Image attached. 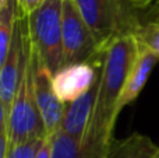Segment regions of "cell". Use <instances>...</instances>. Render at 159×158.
Segmentation results:
<instances>
[{
	"label": "cell",
	"instance_id": "obj_12",
	"mask_svg": "<svg viewBox=\"0 0 159 158\" xmlns=\"http://www.w3.org/2000/svg\"><path fill=\"white\" fill-rule=\"evenodd\" d=\"M131 34L141 45L149 48L159 56V0H152L141 8H129Z\"/></svg>",
	"mask_w": 159,
	"mask_h": 158
},
{
	"label": "cell",
	"instance_id": "obj_6",
	"mask_svg": "<svg viewBox=\"0 0 159 158\" xmlns=\"http://www.w3.org/2000/svg\"><path fill=\"white\" fill-rule=\"evenodd\" d=\"M30 32H28V17L17 13L14 36L8 55L0 69V100L3 101L6 111H10L16 91L25 72L28 52H30Z\"/></svg>",
	"mask_w": 159,
	"mask_h": 158
},
{
	"label": "cell",
	"instance_id": "obj_20",
	"mask_svg": "<svg viewBox=\"0 0 159 158\" xmlns=\"http://www.w3.org/2000/svg\"><path fill=\"white\" fill-rule=\"evenodd\" d=\"M123 2L126 3L129 8H141L144 6L149 4L152 0H123Z\"/></svg>",
	"mask_w": 159,
	"mask_h": 158
},
{
	"label": "cell",
	"instance_id": "obj_11",
	"mask_svg": "<svg viewBox=\"0 0 159 158\" xmlns=\"http://www.w3.org/2000/svg\"><path fill=\"white\" fill-rule=\"evenodd\" d=\"M50 158H105L109 146L89 140H78L60 128L50 134Z\"/></svg>",
	"mask_w": 159,
	"mask_h": 158
},
{
	"label": "cell",
	"instance_id": "obj_1",
	"mask_svg": "<svg viewBox=\"0 0 159 158\" xmlns=\"http://www.w3.org/2000/svg\"><path fill=\"white\" fill-rule=\"evenodd\" d=\"M140 42L134 34H121L106 48L99 76L98 97L85 139L109 146L119 116V101L135 63Z\"/></svg>",
	"mask_w": 159,
	"mask_h": 158
},
{
	"label": "cell",
	"instance_id": "obj_10",
	"mask_svg": "<svg viewBox=\"0 0 159 158\" xmlns=\"http://www.w3.org/2000/svg\"><path fill=\"white\" fill-rule=\"evenodd\" d=\"M158 60L159 56L154 50H151L149 48L140 44V50H138L135 63L133 66L131 72H130L126 87H124L123 94H121L120 101H119V108H117L119 114L123 111L124 106L130 105L141 94V91L145 87L147 81H148L149 76H151Z\"/></svg>",
	"mask_w": 159,
	"mask_h": 158
},
{
	"label": "cell",
	"instance_id": "obj_21",
	"mask_svg": "<svg viewBox=\"0 0 159 158\" xmlns=\"http://www.w3.org/2000/svg\"><path fill=\"white\" fill-rule=\"evenodd\" d=\"M6 2H7V0H0V10H2V7L6 4Z\"/></svg>",
	"mask_w": 159,
	"mask_h": 158
},
{
	"label": "cell",
	"instance_id": "obj_18",
	"mask_svg": "<svg viewBox=\"0 0 159 158\" xmlns=\"http://www.w3.org/2000/svg\"><path fill=\"white\" fill-rule=\"evenodd\" d=\"M8 154V136L0 134V158H7Z\"/></svg>",
	"mask_w": 159,
	"mask_h": 158
},
{
	"label": "cell",
	"instance_id": "obj_2",
	"mask_svg": "<svg viewBox=\"0 0 159 158\" xmlns=\"http://www.w3.org/2000/svg\"><path fill=\"white\" fill-rule=\"evenodd\" d=\"M31 41V39H30ZM8 148L28 140L46 137V129L42 122L35 95V59L32 45H30L25 72L8 111Z\"/></svg>",
	"mask_w": 159,
	"mask_h": 158
},
{
	"label": "cell",
	"instance_id": "obj_7",
	"mask_svg": "<svg viewBox=\"0 0 159 158\" xmlns=\"http://www.w3.org/2000/svg\"><path fill=\"white\" fill-rule=\"evenodd\" d=\"M105 50L92 60L85 63L69 64L53 74V90L61 102L69 105L87 94L95 86L101 74Z\"/></svg>",
	"mask_w": 159,
	"mask_h": 158
},
{
	"label": "cell",
	"instance_id": "obj_5",
	"mask_svg": "<svg viewBox=\"0 0 159 158\" xmlns=\"http://www.w3.org/2000/svg\"><path fill=\"white\" fill-rule=\"evenodd\" d=\"M61 41L64 66L89 62L105 50L101 49L96 42L92 31L84 21L74 0H63Z\"/></svg>",
	"mask_w": 159,
	"mask_h": 158
},
{
	"label": "cell",
	"instance_id": "obj_13",
	"mask_svg": "<svg viewBox=\"0 0 159 158\" xmlns=\"http://www.w3.org/2000/svg\"><path fill=\"white\" fill-rule=\"evenodd\" d=\"M105 158H159V147L140 133L121 140L112 139Z\"/></svg>",
	"mask_w": 159,
	"mask_h": 158
},
{
	"label": "cell",
	"instance_id": "obj_16",
	"mask_svg": "<svg viewBox=\"0 0 159 158\" xmlns=\"http://www.w3.org/2000/svg\"><path fill=\"white\" fill-rule=\"evenodd\" d=\"M45 0H16L17 13L22 17H30Z\"/></svg>",
	"mask_w": 159,
	"mask_h": 158
},
{
	"label": "cell",
	"instance_id": "obj_19",
	"mask_svg": "<svg viewBox=\"0 0 159 158\" xmlns=\"http://www.w3.org/2000/svg\"><path fill=\"white\" fill-rule=\"evenodd\" d=\"M36 158H50V137L49 136L46 137V140H45L43 146L39 150Z\"/></svg>",
	"mask_w": 159,
	"mask_h": 158
},
{
	"label": "cell",
	"instance_id": "obj_14",
	"mask_svg": "<svg viewBox=\"0 0 159 158\" xmlns=\"http://www.w3.org/2000/svg\"><path fill=\"white\" fill-rule=\"evenodd\" d=\"M17 21L16 0H7L0 10V69L8 55Z\"/></svg>",
	"mask_w": 159,
	"mask_h": 158
},
{
	"label": "cell",
	"instance_id": "obj_8",
	"mask_svg": "<svg viewBox=\"0 0 159 158\" xmlns=\"http://www.w3.org/2000/svg\"><path fill=\"white\" fill-rule=\"evenodd\" d=\"M34 50V59H35V95L36 104L41 114L42 122L45 125L48 136L53 134L60 128L61 119H63L66 104H63L53 90V74L48 70L43 64L38 53Z\"/></svg>",
	"mask_w": 159,
	"mask_h": 158
},
{
	"label": "cell",
	"instance_id": "obj_9",
	"mask_svg": "<svg viewBox=\"0 0 159 158\" xmlns=\"http://www.w3.org/2000/svg\"><path fill=\"white\" fill-rule=\"evenodd\" d=\"M98 87L99 78L87 94L80 97L74 102L66 105V111H64L63 119L60 123V129L64 133L78 140L85 139L89 123L92 120L93 108H95L96 97H98Z\"/></svg>",
	"mask_w": 159,
	"mask_h": 158
},
{
	"label": "cell",
	"instance_id": "obj_15",
	"mask_svg": "<svg viewBox=\"0 0 159 158\" xmlns=\"http://www.w3.org/2000/svg\"><path fill=\"white\" fill-rule=\"evenodd\" d=\"M46 137L28 140L25 143H21V144H17L14 147L8 148L7 158H36L39 150H41V147L43 146L45 140H46Z\"/></svg>",
	"mask_w": 159,
	"mask_h": 158
},
{
	"label": "cell",
	"instance_id": "obj_3",
	"mask_svg": "<svg viewBox=\"0 0 159 158\" xmlns=\"http://www.w3.org/2000/svg\"><path fill=\"white\" fill-rule=\"evenodd\" d=\"M61 8L63 0H45L28 17L31 45L52 74L64 66Z\"/></svg>",
	"mask_w": 159,
	"mask_h": 158
},
{
	"label": "cell",
	"instance_id": "obj_4",
	"mask_svg": "<svg viewBox=\"0 0 159 158\" xmlns=\"http://www.w3.org/2000/svg\"><path fill=\"white\" fill-rule=\"evenodd\" d=\"M101 49L121 34L131 32L129 7L123 0H74Z\"/></svg>",
	"mask_w": 159,
	"mask_h": 158
},
{
	"label": "cell",
	"instance_id": "obj_17",
	"mask_svg": "<svg viewBox=\"0 0 159 158\" xmlns=\"http://www.w3.org/2000/svg\"><path fill=\"white\" fill-rule=\"evenodd\" d=\"M7 128H8V115L4 105H3V101L0 100V134H7Z\"/></svg>",
	"mask_w": 159,
	"mask_h": 158
}]
</instances>
